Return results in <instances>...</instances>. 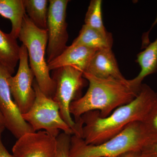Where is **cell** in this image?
<instances>
[{
    "instance_id": "cell-9",
    "label": "cell",
    "mask_w": 157,
    "mask_h": 157,
    "mask_svg": "<svg viewBox=\"0 0 157 157\" xmlns=\"http://www.w3.org/2000/svg\"><path fill=\"white\" fill-rule=\"evenodd\" d=\"M13 74L0 63V112L4 118L6 128L17 139L26 133L34 132L24 119L12 98L8 80Z\"/></svg>"
},
{
    "instance_id": "cell-12",
    "label": "cell",
    "mask_w": 157,
    "mask_h": 157,
    "mask_svg": "<svg viewBox=\"0 0 157 157\" xmlns=\"http://www.w3.org/2000/svg\"><path fill=\"white\" fill-rule=\"evenodd\" d=\"M97 49L71 44L56 58L47 64L49 71L62 67L71 66L84 72Z\"/></svg>"
},
{
    "instance_id": "cell-17",
    "label": "cell",
    "mask_w": 157,
    "mask_h": 157,
    "mask_svg": "<svg viewBox=\"0 0 157 157\" xmlns=\"http://www.w3.org/2000/svg\"><path fill=\"white\" fill-rule=\"evenodd\" d=\"M26 12L29 18L38 28L47 29L49 1L24 0Z\"/></svg>"
},
{
    "instance_id": "cell-24",
    "label": "cell",
    "mask_w": 157,
    "mask_h": 157,
    "mask_svg": "<svg viewBox=\"0 0 157 157\" xmlns=\"http://www.w3.org/2000/svg\"><path fill=\"white\" fill-rule=\"evenodd\" d=\"M117 157H141L140 151H130L121 155Z\"/></svg>"
},
{
    "instance_id": "cell-1",
    "label": "cell",
    "mask_w": 157,
    "mask_h": 157,
    "mask_svg": "<svg viewBox=\"0 0 157 157\" xmlns=\"http://www.w3.org/2000/svg\"><path fill=\"white\" fill-rule=\"evenodd\" d=\"M156 96L147 85L142 84L140 92L129 104L115 109L108 116L101 117L98 111L86 113L80 117L81 138L87 144L98 145L122 132L130 124L145 119Z\"/></svg>"
},
{
    "instance_id": "cell-8",
    "label": "cell",
    "mask_w": 157,
    "mask_h": 157,
    "mask_svg": "<svg viewBox=\"0 0 157 157\" xmlns=\"http://www.w3.org/2000/svg\"><path fill=\"white\" fill-rule=\"evenodd\" d=\"M29 63L27 49L22 44L17 73L8 80L12 98L22 115L30 109L36 97L33 86L35 75Z\"/></svg>"
},
{
    "instance_id": "cell-11",
    "label": "cell",
    "mask_w": 157,
    "mask_h": 157,
    "mask_svg": "<svg viewBox=\"0 0 157 157\" xmlns=\"http://www.w3.org/2000/svg\"><path fill=\"white\" fill-rule=\"evenodd\" d=\"M84 72L99 78L127 80L121 73L112 48L97 50Z\"/></svg>"
},
{
    "instance_id": "cell-15",
    "label": "cell",
    "mask_w": 157,
    "mask_h": 157,
    "mask_svg": "<svg viewBox=\"0 0 157 157\" xmlns=\"http://www.w3.org/2000/svg\"><path fill=\"white\" fill-rule=\"evenodd\" d=\"M113 38L111 33L104 35L98 31L82 25L78 37L73 41L74 45H83L93 49L112 48Z\"/></svg>"
},
{
    "instance_id": "cell-7",
    "label": "cell",
    "mask_w": 157,
    "mask_h": 157,
    "mask_svg": "<svg viewBox=\"0 0 157 157\" xmlns=\"http://www.w3.org/2000/svg\"><path fill=\"white\" fill-rule=\"evenodd\" d=\"M68 0H49L47 29V64L60 55L66 49L69 35L67 22Z\"/></svg>"
},
{
    "instance_id": "cell-5",
    "label": "cell",
    "mask_w": 157,
    "mask_h": 157,
    "mask_svg": "<svg viewBox=\"0 0 157 157\" xmlns=\"http://www.w3.org/2000/svg\"><path fill=\"white\" fill-rule=\"evenodd\" d=\"M33 86L36 92V99L30 109L22 115L24 120L34 132L45 130L56 137L59 135L60 131L67 135H73V131L62 118L57 103L42 92L36 80Z\"/></svg>"
},
{
    "instance_id": "cell-6",
    "label": "cell",
    "mask_w": 157,
    "mask_h": 157,
    "mask_svg": "<svg viewBox=\"0 0 157 157\" xmlns=\"http://www.w3.org/2000/svg\"><path fill=\"white\" fill-rule=\"evenodd\" d=\"M54 71L52 78L55 84L52 99L58 104L63 119L73 132V135L81 137L82 128L72 118L70 104L84 86L83 72L75 67L66 66Z\"/></svg>"
},
{
    "instance_id": "cell-10",
    "label": "cell",
    "mask_w": 157,
    "mask_h": 157,
    "mask_svg": "<svg viewBox=\"0 0 157 157\" xmlns=\"http://www.w3.org/2000/svg\"><path fill=\"white\" fill-rule=\"evenodd\" d=\"M56 137L45 131L30 132L17 139L12 147L14 157H56Z\"/></svg>"
},
{
    "instance_id": "cell-25",
    "label": "cell",
    "mask_w": 157,
    "mask_h": 157,
    "mask_svg": "<svg viewBox=\"0 0 157 157\" xmlns=\"http://www.w3.org/2000/svg\"><path fill=\"white\" fill-rule=\"evenodd\" d=\"M5 128H6L5 121H4L2 115L0 112V134H2Z\"/></svg>"
},
{
    "instance_id": "cell-21",
    "label": "cell",
    "mask_w": 157,
    "mask_h": 157,
    "mask_svg": "<svg viewBox=\"0 0 157 157\" xmlns=\"http://www.w3.org/2000/svg\"><path fill=\"white\" fill-rule=\"evenodd\" d=\"M141 157H157V140L151 141L140 151Z\"/></svg>"
},
{
    "instance_id": "cell-18",
    "label": "cell",
    "mask_w": 157,
    "mask_h": 157,
    "mask_svg": "<svg viewBox=\"0 0 157 157\" xmlns=\"http://www.w3.org/2000/svg\"><path fill=\"white\" fill-rule=\"evenodd\" d=\"M102 1L92 0L90 3L85 18L86 25L104 35L109 33L103 23L102 13Z\"/></svg>"
},
{
    "instance_id": "cell-16",
    "label": "cell",
    "mask_w": 157,
    "mask_h": 157,
    "mask_svg": "<svg viewBox=\"0 0 157 157\" xmlns=\"http://www.w3.org/2000/svg\"><path fill=\"white\" fill-rule=\"evenodd\" d=\"M20 51L17 39L0 29V63L13 73L19 61Z\"/></svg>"
},
{
    "instance_id": "cell-13",
    "label": "cell",
    "mask_w": 157,
    "mask_h": 157,
    "mask_svg": "<svg viewBox=\"0 0 157 157\" xmlns=\"http://www.w3.org/2000/svg\"><path fill=\"white\" fill-rule=\"evenodd\" d=\"M137 62L140 68V73L129 80L132 86L140 89L144 78L157 72V37L137 55Z\"/></svg>"
},
{
    "instance_id": "cell-23",
    "label": "cell",
    "mask_w": 157,
    "mask_h": 157,
    "mask_svg": "<svg viewBox=\"0 0 157 157\" xmlns=\"http://www.w3.org/2000/svg\"><path fill=\"white\" fill-rule=\"evenodd\" d=\"M157 24V14L156 17L155 19V21L153 23L152 25L151 28L150 29L149 31H148L143 36V39H142V46L144 47L145 48L146 47L147 45L149 44V34L150 32H151L152 29Z\"/></svg>"
},
{
    "instance_id": "cell-19",
    "label": "cell",
    "mask_w": 157,
    "mask_h": 157,
    "mask_svg": "<svg viewBox=\"0 0 157 157\" xmlns=\"http://www.w3.org/2000/svg\"><path fill=\"white\" fill-rule=\"evenodd\" d=\"M141 124L150 142L157 140V92L151 109Z\"/></svg>"
},
{
    "instance_id": "cell-4",
    "label": "cell",
    "mask_w": 157,
    "mask_h": 157,
    "mask_svg": "<svg viewBox=\"0 0 157 157\" xmlns=\"http://www.w3.org/2000/svg\"><path fill=\"white\" fill-rule=\"evenodd\" d=\"M18 39L27 49L29 66L38 86L45 95L52 99L55 84L50 76L45 58L48 40L47 29L37 27L26 13Z\"/></svg>"
},
{
    "instance_id": "cell-3",
    "label": "cell",
    "mask_w": 157,
    "mask_h": 157,
    "mask_svg": "<svg viewBox=\"0 0 157 157\" xmlns=\"http://www.w3.org/2000/svg\"><path fill=\"white\" fill-rule=\"evenodd\" d=\"M149 142L141 122H134L117 136L98 145L86 144L81 137L72 135L70 157H117L128 152L140 151Z\"/></svg>"
},
{
    "instance_id": "cell-14",
    "label": "cell",
    "mask_w": 157,
    "mask_h": 157,
    "mask_svg": "<svg viewBox=\"0 0 157 157\" xmlns=\"http://www.w3.org/2000/svg\"><path fill=\"white\" fill-rule=\"evenodd\" d=\"M24 0H0V15L11 21L10 34L17 39L26 14Z\"/></svg>"
},
{
    "instance_id": "cell-20",
    "label": "cell",
    "mask_w": 157,
    "mask_h": 157,
    "mask_svg": "<svg viewBox=\"0 0 157 157\" xmlns=\"http://www.w3.org/2000/svg\"><path fill=\"white\" fill-rule=\"evenodd\" d=\"M71 136L63 132L56 137V157H70Z\"/></svg>"
},
{
    "instance_id": "cell-22",
    "label": "cell",
    "mask_w": 157,
    "mask_h": 157,
    "mask_svg": "<svg viewBox=\"0 0 157 157\" xmlns=\"http://www.w3.org/2000/svg\"><path fill=\"white\" fill-rule=\"evenodd\" d=\"M0 157H14L13 154L9 153L4 146L2 140V134H0Z\"/></svg>"
},
{
    "instance_id": "cell-2",
    "label": "cell",
    "mask_w": 157,
    "mask_h": 157,
    "mask_svg": "<svg viewBox=\"0 0 157 157\" xmlns=\"http://www.w3.org/2000/svg\"><path fill=\"white\" fill-rule=\"evenodd\" d=\"M89 86L84 96L71 103L70 112L78 124L86 113L98 111L101 117L108 116L118 107L129 104L138 95L140 89L132 86L129 79L121 80L98 78L83 73Z\"/></svg>"
}]
</instances>
